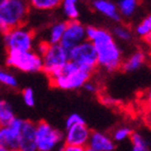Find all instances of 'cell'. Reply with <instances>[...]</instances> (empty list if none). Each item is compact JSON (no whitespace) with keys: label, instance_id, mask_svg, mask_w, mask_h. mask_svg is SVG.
Instances as JSON below:
<instances>
[{"label":"cell","instance_id":"6da1fadb","mask_svg":"<svg viewBox=\"0 0 151 151\" xmlns=\"http://www.w3.org/2000/svg\"><path fill=\"white\" fill-rule=\"evenodd\" d=\"M86 35L96 50L98 67L107 72L119 70L123 63V55L112 33L106 29L89 25L86 28Z\"/></svg>","mask_w":151,"mask_h":151},{"label":"cell","instance_id":"7a4b0ae2","mask_svg":"<svg viewBox=\"0 0 151 151\" xmlns=\"http://www.w3.org/2000/svg\"><path fill=\"white\" fill-rule=\"evenodd\" d=\"M30 5L23 0H8L0 8V20L8 29L25 25L30 14Z\"/></svg>","mask_w":151,"mask_h":151},{"label":"cell","instance_id":"3957f363","mask_svg":"<svg viewBox=\"0 0 151 151\" xmlns=\"http://www.w3.org/2000/svg\"><path fill=\"white\" fill-rule=\"evenodd\" d=\"M5 63L8 67L18 69L25 73H35L42 71V58L32 51H6Z\"/></svg>","mask_w":151,"mask_h":151},{"label":"cell","instance_id":"277c9868","mask_svg":"<svg viewBox=\"0 0 151 151\" xmlns=\"http://www.w3.org/2000/svg\"><path fill=\"white\" fill-rule=\"evenodd\" d=\"M35 39V33L27 25L10 29L3 34V40L6 51H32Z\"/></svg>","mask_w":151,"mask_h":151},{"label":"cell","instance_id":"5b68a950","mask_svg":"<svg viewBox=\"0 0 151 151\" xmlns=\"http://www.w3.org/2000/svg\"><path fill=\"white\" fill-rule=\"evenodd\" d=\"M69 58L81 70L87 71L90 74L93 73L98 67L96 50L93 43L88 39L74 47L69 52Z\"/></svg>","mask_w":151,"mask_h":151},{"label":"cell","instance_id":"8992f818","mask_svg":"<svg viewBox=\"0 0 151 151\" xmlns=\"http://www.w3.org/2000/svg\"><path fill=\"white\" fill-rule=\"evenodd\" d=\"M63 141V134L45 121L36 124L37 151H53Z\"/></svg>","mask_w":151,"mask_h":151},{"label":"cell","instance_id":"52a82bcc","mask_svg":"<svg viewBox=\"0 0 151 151\" xmlns=\"http://www.w3.org/2000/svg\"><path fill=\"white\" fill-rule=\"evenodd\" d=\"M42 58V71L47 76L57 72L65 63L70 60L69 52L63 49L59 43L49 45L48 49L41 55Z\"/></svg>","mask_w":151,"mask_h":151},{"label":"cell","instance_id":"ba28073f","mask_svg":"<svg viewBox=\"0 0 151 151\" xmlns=\"http://www.w3.org/2000/svg\"><path fill=\"white\" fill-rule=\"evenodd\" d=\"M92 74L85 70L78 68L72 73L65 75H57L55 77L49 78L51 86L61 90H77L83 87V85L88 81Z\"/></svg>","mask_w":151,"mask_h":151},{"label":"cell","instance_id":"9c48e42d","mask_svg":"<svg viewBox=\"0 0 151 151\" xmlns=\"http://www.w3.org/2000/svg\"><path fill=\"white\" fill-rule=\"evenodd\" d=\"M86 39V27L81 21H78V19L68 20L67 25H65V33H63V36L59 45L68 52H70L74 47L85 41Z\"/></svg>","mask_w":151,"mask_h":151},{"label":"cell","instance_id":"30bf717a","mask_svg":"<svg viewBox=\"0 0 151 151\" xmlns=\"http://www.w3.org/2000/svg\"><path fill=\"white\" fill-rule=\"evenodd\" d=\"M24 119L15 117L8 126L1 127L0 131V145L6 149H14L18 147V139Z\"/></svg>","mask_w":151,"mask_h":151},{"label":"cell","instance_id":"8fae6325","mask_svg":"<svg viewBox=\"0 0 151 151\" xmlns=\"http://www.w3.org/2000/svg\"><path fill=\"white\" fill-rule=\"evenodd\" d=\"M65 134L63 135V144L72 145V146L87 147L91 130L86 124H78L75 126L65 129Z\"/></svg>","mask_w":151,"mask_h":151},{"label":"cell","instance_id":"7c38bea8","mask_svg":"<svg viewBox=\"0 0 151 151\" xmlns=\"http://www.w3.org/2000/svg\"><path fill=\"white\" fill-rule=\"evenodd\" d=\"M18 149L20 151H37L36 145V124L32 121L24 119L21 129L19 139H18Z\"/></svg>","mask_w":151,"mask_h":151},{"label":"cell","instance_id":"4fadbf2b","mask_svg":"<svg viewBox=\"0 0 151 151\" xmlns=\"http://www.w3.org/2000/svg\"><path fill=\"white\" fill-rule=\"evenodd\" d=\"M94 151H114L115 142L109 134L101 131H91L88 146Z\"/></svg>","mask_w":151,"mask_h":151},{"label":"cell","instance_id":"5bb4252c","mask_svg":"<svg viewBox=\"0 0 151 151\" xmlns=\"http://www.w3.org/2000/svg\"><path fill=\"white\" fill-rule=\"evenodd\" d=\"M92 8L96 12L101 13L111 20L119 22L121 21L122 16L119 12L117 5L110 0H93L92 1Z\"/></svg>","mask_w":151,"mask_h":151},{"label":"cell","instance_id":"9a60e30c","mask_svg":"<svg viewBox=\"0 0 151 151\" xmlns=\"http://www.w3.org/2000/svg\"><path fill=\"white\" fill-rule=\"evenodd\" d=\"M145 61H146V55L142 51H136L125 60H123L121 69L125 72H135L145 63Z\"/></svg>","mask_w":151,"mask_h":151},{"label":"cell","instance_id":"2e32d148","mask_svg":"<svg viewBox=\"0 0 151 151\" xmlns=\"http://www.w3.org/2000/svg\"><path fill=\"white\" fill-rule=\"evenodd\" d=\"M30 8L36 11L47 12V11H53L59 8L61 0H29Z\"/></svg>","mask_w":151,"mask_h":151},{"label":"cell","instance_id":"e0dca14e","mask_svg":"<svg viewBox=\"0 0 151 151\" xmlns=\"http://www.w3.org/2000/svg\"><path fill=\"white\" fill-rule=\"evenodd\" d=\"M61 10L68 20H76L79 17L78 0H61Z\"/></svg>","mask_w":151,"mask_h":151},{"label":"cell","instance_id":"ac0fdd59","mask_svg":"<svg viewBox=\"0 0 151 151\" xmlns=\"http://www.w3.org/2000/svg\"><path fill=\"white\" fill-rule=\"evenodd\" d=\"M65 25H67V21H58L51 25L50 32H49V43L56 45L60 42L65 30Z\"/></svg>","mask_w":151,"mask_h":151},{"label":"cell","instance_id":"d6986e66","mask_svg":"<svg viewBox=\"0 0 151 151\" xmlns=\"http://www.w3.org/2000/svg\"><path fill=\"white\" fill-rule=\"evenodd\" d=\"M15 117V113L10 103L3 99L0 101V126H8Z\"/></svg>","mask_w":151,"mask_h":151},{"label":"cell","instance_id":"ffe728a7","mask_svg":"<svg viewBox=\"0 0 151 151\" xmlns=\"http://www.w3.org/2000/svg\"><path fill=\"white\" fill-rule=\"evenodd\" d=\"M116 5H117L121 16L130 18L133 16L136 9H137L139 0H119Z\"/></svg>","mask_w":151,"mask_h":151},{"label":"cell","instance_id":"44dd1931","mask_svg":"<svg viewBox=\"0 0 151 151\" xmlns=\"http://www.w3.org/2000/svg\"><path fill=\"white\" fill-rule=\"evenodd\" d=\"M132 151H150L148 142L139 132H132L130 136Z\"/></svg>","mask_w":151,"mask_h":151},{"label":"cell","instance_id":"7402d4cb","mask_svg":"<svg viewBox=\"0 0 151 151\" xmlns=\"http://www.w3.org/2000/svg\"><path fill=\"white\" fill-rule=\"evenodd\" d=\"M132 129L130 127L127 126H122L116 128L115 130L113 131V133L111 135V137L113 139L114 142H123L127 139H130L131 134H132Z\"/></svg>","mask_w":151,"mask_h":151},{"label":"cell","instance_id":"603a6c76","mask_svg":"<svg viewBox=\"0 0 151 151\" xmlns=\"http://www.w3.org/2000/svg\"><path fill=\"white\" fill-rule=\"evenodd\" d=\"M112 35L123 41H129L132 38V32L125 25H116L112 30Z\"/></svg>","mask_w":151,"mask_h":151},{"label":"cell","instance_id":"cb8c5ba5","mask_svg":"<svg viewBox=\"0 0 151 151\" xmlns=\"http://www.w3.org/2000/svg\"><path fill=\"white\" fill-rule=\"evenodd\" d=\"M0 83L10 88H16L18 86V81L15 76L2 69H0Z\"/></svg>","mask_w":151,"mask_h":151},{"label":"cell","instance_id":"d4e9b609","mask_svg":"<svg viewBox=\"0 0 151 151\" xmlns=\"http://www.w3.org/2000/svg\"><path fill=\"white\" fill-rule=\"evenodd\" d=\"M22 99L23 103L28 107H33L35 105V94L31 88H24L22 90Z\"/></svg>","mask_w":151,"mask_h":151},{"label":"cell","instance_id":"484cf974","mask_svg":"<svg viewBox=\"0 0 151 151\" xmlns=\"http://www.w3.org/2000/svg\"><path fill=\"white\" fill-rule=\"evenodd\" d=\"M150 33H151V30H150V28H149V25H148V23H147L146 19L142 20L141 22L135 27L136 36L141 37L142 39H143L144 37H146V36L148 35V34H150Z\"/></svg>","mask_w":151,"mask_h":151},{"label":"cell","instance_id":"4316f807","mask_svg":"<svg viewBox=\"0 0 151 151\" xmlns=\"http://www.w3.org/2000/svg\"><path fill=\"white\" fill-rule=\"evenodd\" d=\"M78 124H86V122H85L83 116L79 115L78 113H72L68 116V119H65V129L78 125Z\"/></svg>","mask_w":151,"mask_h":151},{"label":"cell","instance_id":"83f0119b","mask_svg":"<svg viewBox=\"0 0 151 151\" xmlns=\"http://www.w3.org/2000/svg\"><path fill=\"white\" fill-rule=\"evenodd\" d=\"M59 151H86V147L72 146V145L63 144L60 146V148H59Z\"/></svg>","mask_w":151,"mask_h":151},{"label":"cell","instance_id":"f1b7e54d","mask_svg":"<svg viewBox=\"0 0 151 151\" xmlns=\"http://www.w3.org/2000/svg\"><path fill=\"white\" fill-rule=\"evenodd\" d=\"M83 88L85 89L87 92H89V93H96V92H97V87H96V85L93 83H91L90 81H87V83L83 85Z\"/></svg>","mask_w":151,"mask_h":151},{"label":"cell","instance_id":"f546056e","mask_svg":"<svg viewBox=\"0 0 151 151\" xmlns=\"http://www.w3.org/2000/svg\"><path fill=\"white\" fill-rule=\"evenodd\" d=\"M49 41H41V42H39L37 45V52L36 53H38L39 55H42L43 53H45V51H47V49H48L49 47Z\"/></svg>","mask_w":151,"mask_h":151},{"label":"cell","instance_id":"4dcf8cb0","mask_svg":"<svg viewBox=\"0 0 151 151\" xmlns=\"http://www.w3.org/2000/svg\"><path fill=\"white\" fill-rule=\"evenodd\" d=\"M6 32H8V29L5 28L4 24L2 23V21L0 20V34H2V35H3V34H4V33H6Z\"/></svg>","mask_w":151,"mask_h":151},{"label":"cell","instance_id":"1f68e13d","mask_svg":"<svg viewBox=\"0 0 151 151\" xmlns=\"http://www.w3.org/2000/svg\"><path fill=\"white\" fill-rule=\"evenodd\" d=\"M145 19H146L147 23H148V25H149V28H150V30H151V14L148 16V17L145 18Z\"/></svg>","mask_w":151,"mask_h":151},{"label":"cell","instance_id":"d6a6232c","mask_svg":"<svg viewBox=\"0 0 151 151\" xmlns=\"http://www.w3.org/2000/svg\"><path fill=\"white\" fill-rule=\"evenodd\" d=\"M9 149H6L4 146H2V145H0V151H8Z\"/></svg>","mask_w":151,"mask_h":151},{"label":"cell","instance_id":"836d02e7","mask_svg":"<svg viewBox=\"0 0 151 151\" xmlns=\"http://www.w3.org/2000/svg\"><path fill=\"white\" fill-rule=\"evenodd\" d=\"M6 1H8V0H0V8H1V6H2Z\"/></svg>","mask_w":151,"mask_h":151},{"label":"cell","instance_id":"e575fe53","mask_svg":"<svg viewBox=\"0 0 151 151\" xmlns=\"http://www.w3.org/2000/svg\"><path fill=\"white\" fill-rule=\"evenodd\" d=\"M148 108H149V111L151 112V99H148Z\"/></svg>","mask_w":151,"mask_h":151},{"label":"cell","instance_id":"d590c367","mask_svg":"<svg viewBox=\"0 0 151 151\" xmlns=\"http://www.w3.org/2000/svg\"><path fill=\"white\" fill-rule=\"evenodd\" d=\"M8 151H20L18 148H14V149H9Z\"/></svg>","mask_w":151,"mask_h":151},{"label":"cell","instance_id":"8d00e7d4","mask_svg":"<svg viewBox=\"0 0 151 151\" xmlns=\"http://www.w3.org/2000/svg\"><path fill=\"white\" fill-rule=\"evenodd\" d=\"M148 99H151V90L148 92Z\"/></svg>","mask_w":151,"mask_h":151},{"label":"cell","instance_id":"74e56055","mask_svg":"<svg viewBox=\"0 0 151 151\" xmlns=\"http://www.w3.org/2000/svg\"><path fill=\"white\" fill-rule=\"evenodd\" d=\"M86 151H94V150H93V149L89 148V147H86Z\"/></svg>","mask_w":151,"mask_h":151},{"label":"cell","instance_id":"f35d334b","mask_svg":"<svg viewBox=\"0 0 151 151\" xmlns=\"http://www.w3.org/2000/svg\"><path fill=\"white\" fill-rule=\"evenodd\" d=\"M149 47H150V50H151V43H150V45H149Z\"/></svg>","mask_w":151,"mask_h":151},{"label":"cell","instance_id":"ab89813d","mask_svg":"<svg viewBox=\"0 0 151 151\" xmlns=\"http://www.w3.org/2000/svg\"><path fill=\"white\" fill-rule=\"evenodd\" d=\"M23 1H29V0H23Z\"/></svg>","mask_w":151,"mask_h":151},{"label":"cell","instance_id":"60d3db41","mask_svg":"<svg viewBox=\"0 0 151 151\" xmlns=\"http://www.w3.org/2000/svg\"><path fill=\"white\" fill-rule=\"evenodd\" d=\"M0 131H1V126H0Z\"/></svg>","mask_w":151,"mask_h":151},{"label":"cell","instance_id":"b9f144b4","mask_svg":"<svg viewBox=\"0 0 151 151\" xmlns=\"http://www.w3.org/2000/svg\"><path fill=\"white\" fill-rule=\"evenodd\" d=\"M85 1H88V0H85Z\"/></svg>","mask_w":151,"mask_h":151}]
</instances>
